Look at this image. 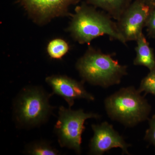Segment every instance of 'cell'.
Returning <instances> with one entry per match:
<instances>
[{
	"label": "cell",
	"instance_id": "obj_1",
	"mask_svg": "<svg viewBox=\"0 0 155 155\" xmlns=\"http://www.w3.org/2000/svg\"><path fill=\"white\" fill-rule=\"evenodd\" d=\"M68 31L80 44L90 43L99 37L107 35L112 40L126 45V41L118 29L116 22L104 11L84 2L75 9Z\"/></svg>",
	"mask_w": 155,
	"mask_h": 155
},
{
	"label": "cell",
	"instance_id": "obj_2",
	"mask_svg": "<svg viewBox=\"0 0 155 155\" xmlns=\"http://www.w3.org/2000/svg\"><path fill=\"white\" fill-rule=\"evenodd\" d=\"M52 95L41 86L22 88L12 104L13 119L17 127L30 129L46 123L54 109L50 104Z\"/></svg>",
	"mask_w": 155,
	"mask_h": 155
},
{
	"label": "cell",
	"instance_id": "obj_3",
	"mask_svg": "<svg viewBox=\"0 0 155 155\" xmlns=\"http://www.w3.org/2000/svg\"><path fill=\"white\" fill-rule=\"evenodd\" d=\"M75 67L84 82L104 88L119 84L127 74V66L119 64L113 54L91 46L78 60Z\"/></svg>",
	"mask_w": 155,
	"mask_h": 155
},
{
	"label": "cell",
	"instance_id": "obj_4",
	"mask_svg": "<svg viewBox=\"0 0 155 155\" xmlns=\"http://www.w3.org/2000/svg\"><path fill=\"white\" fill-rule=\"evenodd\" d=\"M104 106L112 120L132 127L148 119L151 107L133 86L120 89L106 98Z\"/></svg>",
	"mask_w": 155,
	"mask_h": 155
},
{
	"label": "cell",
	"instance_id": "obj_5",
	"mask_svg": "<svg viewBox=\"0 0 155 155\" xmlns=\"http://www.w3.org/2000/svg\"><path fill=\"white\" fill-rule=\"evenodd\" d=\"M100 117L98 114L85 113L82 109L73 110L70 107H60L58 120L54 127L60 146L73 150L80 154L85 121L92 118L98 119Z\"/></svg>",
	"mask_w": 155,
	"mask_h": 155
},
{
	"label": "cell",
	"instance_id": "obj_6",
	"mask_svg": "<svg viewBox=\"0 0 155 155\" xmlns=\"http://www.w3.org/2000/svg\"><path fill=\"white\" fill-rule=\"evenodd\" d=\"M29 17L38 25H45L56 17L72 16L71 5L81 0H17Z\"/></svg>",
	"mask_w": 155,
	"mask_h": 155
},
{
	"label": "cell",
	"instance_id": "obj_7",
	"mask_svg": "<svg viewBox=\"0 0 155 155\" xmlns=\"http://www.w3.org/2000/svg\"><path fill=\"white\" fill-rule=\"evenodd\" d=\"M151 10L142 0H134L117 20L118 29L126 42L136 41L143 33Z\"/></svg>",
	"mask_w": 155,
	"mask_h": 155
},
{
	"label": "cell",
	"instance_id": "obj_8",
	"mask_svg": "<svg viewBox=\"0 0 155 155\" xmlns=\"http://www.w3.org/2000/svg\"><path fill=\"white\" fill-rule=\"evenodd\" d=\"M91 127L94 135L89 143L91 154L103 155L114 148H120L123 154H129L128 148L130 145L125 141L113 125L104 122L101 124H93Z\"/></svg>",
	"mask_w": 155,
	"mask_h": 155
},
{
	"label": "cell",
	"instance_id": "obj_9",
	"mask_svg": "<svg viewBox=\"0 0 155 155\" xmlns=\"http://www.w3.org/2000/svg\"><path fill=\"white\" fill-rule=\"evenodd\" d=\"M45 81L52 90V94L63 98L69 107L74 105L75 100L94 101L95 99L93 95L85 89L83 80L79 81L67 75H53L46 78Z\"/></svg>",
	"mask_w": 155,
	"mask_h": 155
},
{
	"label": "cell",
	"instance_id": "obj_10",
	"mask_svg": "<svg viewBox=\"0 0 155 155\" xmlns=\"http://www.w3.org/2000/svg\"><path fill=\"white\" fill-rule=\"evenodd\" d=\"M135 58L133 64L135 66H143L150 71L155 68V56L153 51L150 47L143 33L138 37L137 40Z\"/></svg>",
	"mask_w": 155,
	"mask_h": 155
},
{
	"label": "cell",
	"instance_id": "obj_11",
	"mask_svg": "<svg viewBox=\"0 0 155 155\" xmlns=\"http://www.w3.org/2000/svg\"><path fill=\"white\" fill-rule=\"evenodd\" d=\"M87 4L99 8L116 21L132 3L131 0H86Z\"/></svg>",
	"mask_w": 155,
	"mask_h": 155
},
{
	"label": "cell",
	"instance_id": "obj_12",
	"mask_svg": "<svg viewBox=\"0 0 155 155\" xmlns=\"http://www.w3.org/2000/svg\"><path fill=\"white\" fill-rule=\"evenodd\" d=\"M23 153L30 155H58L60 152L45 140H34L26 145Z\"/></svg>",
	"mask_w": 155,
	"mask_h": 155
},
{
	"label": "cell",
	"instance_id": "obj_13",
	"mask_svg": "<svg viewBox=\"0 0 155 155\" xmlns=\"http://www.w3.org/2000/svg\"><path fill=\"white\" fill-rule=\"evenodd\" d=\"M69 50V45L65 40L56 38L52 40L48 44L47 51L50 58L60 60L64 57Z\"/></svg>",
	"mask_w": 155,
	"mask_h": 155
},
{
	"label": "cell",
	"instance_id": "obj_14",
	"mask_svg": "<svg viewBox=\"0 0 155 155\" xmlns=\"http://www.w3.org/2000/svg\"><path fill=\"white\" fill-rule=\"evenodd\" d=\"M137 90L140 93L144 92L145 95L151 94L155 96V68L150 70L148 75L143 78Z\"/></svg>",
	"mask_w": 155,
	"mask_h": 155
},
{
	"label": "cell",
	"instance_id": "obj_15",
	"mask_svg": "<svg viewBox=\"0 0 155 155\" xmlns=\"http://www.w3.org/2000/svg\"><path fill=\"white\" fill-rule=\"evenodd\" d=\"M145 27L146 28L148 36L151 38H155V7L152 8L147 19Z\"/></svg>",
	"mask_w": 155,
	"mask_h": 155
},
{
	"label": "cell",
	"instance_id": "obj_16",
	"mask_svg": "<svg viewBox=\"0 0 155 155\" xmlns=\"http://www.w3.org/2000/svg\"><path fill=\"white\" fill-rule=\"evenodd\" d=\"M149 127L146 131L144 139L155 148V114L149 121Z\"/></svg>",
	"mask_w": 155,
	"mask_h": 155
},
{
	"label": "cell",
	"instance_id": "obj_17",
	"mask_svg": "<svg viewBox=\"0 0 155 155\" xmlns=\"http://www.w3.org/2000/svg\"><path fill=\"white\" fill-rule=\"evenodd\" d=\"M147 5L150 6L151 8L155 7V0H142Z\"/></svg>",
	"mask_w": 155,
	"mask_h": 155
}]
</instances>
